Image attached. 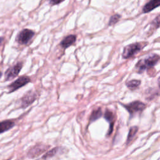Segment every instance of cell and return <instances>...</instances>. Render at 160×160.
Masks as SVG:
<instances>
[{
    "mask_svg": "<svg viewBox=\"0 0 160 160\" xmlns=\"http://www.w3.org/2000/svg\"><path fill=\"white\" fill-rule=\"evenodd\" d=\"M160 56L156 54H150L138 61L135 69L138 73H142L145 70L154 67L159 61Z\"/></svg>",
    "mask_w": 160,
    "mask_h": 160,
    "instance_id": "cell-1",
    "label": "cell"
},
{
    "mask_svg": "<svg viewBox=\"0 0 160 160\" xmlns=\"http://www.w3.org/2000/svg\"><path fill=\"white\" fill-rule=\"evenodd\" d=\"M148 42H137L127 45L123 49L122 57L124 59H129L140 52L148 44Z\"/></svg>",
    "mask_w": 160,
    "mask_h": 160,
    "instance_id": "cell-2",
    "label": "cell"
},
{
    "mask_svg": "<svg viewBox=\"0 0 160 160\" xmlns=\"http://www.w3.org/2000/svg\"><path fill=\"white\" fill-rule=\"evenodd\" d=\"M122 105L129 112L131 116L141 112L146 107V105L144 103L139 101H134L128 104H122Z\"/></svg>",
    "mask_w": 160,
    "mask_h": 160,
    "instance_id": "cell-3",
    "label": "cell"
},
{
    "mask_svg": "<svg viewBox=\"0 0 160 160\" xmlns=\"http://www.w3.org/2000/svg\"><path fill=\"white\" fill-rule=\"evenodd\" d=\"M31 82V79L29 77L26 76H22L19 77L14 81L11 82L9 85L8 86L7 88L8 89V92L11 93L16 90L20 89L21 88L27 84Z\"/></svg>",
    "mask_w": 160,
    "mask_h": 160,
    "instance_id": "cell-4",
    "label": "cell"
},
{
    "mask_svg": "<svg viewBox=\"0 0 160 160\" xmlns=\"http://www.w3.org/2000/svg\"><path fill=\"white\" fill-rule=\"evenodd\" d=\"M37 93L34 91L29 90L27 91L19 99L20 108L24 109L28 108L37 99Z\"/></svg>",
    "mask_w": 160,
    "mask_h": 160,
    "instance_id": "cell-5",
    "label": "cell"
},
{
    "mask_svg": "<svg viewBox=\"0 0 160 160\" xmlns=\"http://www.w3.org/2000/svg\"><path fill=\"white\" fill-rule=\"evenodd\" d=\"M49 146L42 143L36 144L28 152L27 155L29 158H35L48 150Z\"/></svg>",
    "mask_w": 160,
    "mask_h": 160,
    "instance_id": "cell-6",
    "label": "cell"
},
{
    "mask_svg": "<svg viewBox=\"0 0 160 160\" xmlns=\"http://www.w3.org/2000/svg\"><path fill=\"white\" fill-rule=\"evenodd\" d=\"M34 36V32L29 29L21 31L16 37V41L20 44H26Z\"/></svg>",
    "mask_w": 160,
    "mask_h": 160,
    "instance_id": "cell-7",
    "label": "cell"
},
{
    "mask_svg": "<svg viewBox=\"0 0 160 160\" xmlns=\"http://www.w3.org/2000/svg\"><path fill=\"white\" fill-rule=\"evenodd\" d=\"M22 67V63L19 62L14 64V66L8 68L4 73V78L6 81H10L19 74Z\"/></svg>",
    "mask_w": 160,
    "mask_h": 160,
    "instance_id": "cell-8",
    "label": "cell"
},
{
    "mask_svg": "<svg viewBox=\"0 0 160 160\" xmlns=\"http://www.w3.org/2000/svg\"><path fill=\"white\" fill-rule=\"evenodd\" d=\"M104 119L107 121H108L109 123V128L108 131V135H110L112 131L114 119H115V116L112 111H111L109 109H106L104 112Z\"/></svg>",
    "mask_w": 160,
    "mask_h": 160,
    "instance_id": "cell-9",
    "label": "cell"
},
{
    "mask_svg": "<svg viewBox=\"0 0 160 160\" xmlns=\"http://www.w3.org/2000/svg\"><path fill=\"white\" fill-rule=\"evenodd\" d=\"M160 6V0H150L142 8V12L148 13Z\"/></svg>",
    "mask_w": 160,
    "mask_h": 160,
    "instance_id": "cell-10",
    "label": "cell"
},
{
    "mask_svg": "<svg viewBox=\"0 0 160 160\" xmlns=\"http://www.w3.org/2000/svg\"><path fill=\"white\" fill-rule=\"evenodd\" d=\"M76 40V36L73 34H70L65 37L60 42V46L64 49H66L72 46Z\"/></svg>",
    "mask_w": 160,
    "mask_h": 160,
    "instance_id": "cell-11",
    "label": "cell"
},
{
    "mask_svg": "<svg viewBox=\"0 0 160 160\" xmlns=\"http://www.w3.org/2000/svg\"><path fill=\"white\" fill-rule=\"evenodd\" d=\"M15 126V122L10 119L0 121V134L11 129Z\"/></svg>",
    "mask_w": 160,
    "mask_h": 160,
    "instance_id": "cell-12",
    "label": "cell"
},
{
    "mask_svg": "<svg viewBox=\"0 0 160 160\" xmlns=\"http://www.w3.org/2000/svg\"><path fill=\"white\" fill-rule=\"evenodd\" d=\"M102 115V110L101 108H98L97 109H94L90 116V118H89V122H92L95 121H96L97 119H99Z\"/></svg>",
    "mask_w": 160,
    "mask_h": 160,
    "instance_id": "cell-13",
    "label": "cell"
},
{
    "mask_svg": "<svg viewBox=\"0 0 160 160\" xmlns=\"http://www.w3.org/2000/svg\"><path fill=\"white\" fill-rule=\"evenodd\" d=\"M138 131V128L137 126H132L130 128L129 130V132L128 134L127 137V140H126V144H129L134 138L135 135L136 134L137 132Z\"/></svg>",
    "mask_w": 160,
    "mask_h": 160,
    "instance_id": "cell-14",
    "label": "cell"
},
{
    "mask_svg": "<svg viewBox=\"0 0 160 160\" xmlns=\"http://www.w3.org/2000/svg\"><path fill=\"white\" fill-rule=\"evenodd\" d=\"M140 84H141V81L138 79H132L128 81L126 83V85L128 87V88H129L132 91L137 89Z\"/></svg>",
    "mask_w": 160,
    "mask_h": 160,
    "instance_id": "cell-15",
    "label": "cell"
},
{
    "mask_svg": "<svg viewBox=\"0 0 160 160\" xmlns=\"http://www.w3.org/2000/svg\"><path fill=\"white\" fill-rule=\"evenodd\" d=\"M59 151V148L58 147H55L51 149H50L49 151H47L42 157V159H48L49 158H52L53 156H54L55 155H56L58 152Z\"/></svg>",
    "mask_w": 160,
    "mask_h": 160,
    "instance_id": "cell-16",
    "label": "cell"
},
{
    "mask_svg": "<svg viewBox=\"0 0 160 160\" xmlns=\"http://www.w3.org/2000/svg\"><path fill=\"white\" fill-rule=\"evenodd\" d=\"M121 18V15H120L119 14H115L112 15L109 19L108 25L112 26V25L116 24L118 22H119Z\"/></svg>",
    "mask_w": 160,
    "mask_h": 160,
    "instance_id": "cell-17",
    "label": "cell"
},
{
    "mask_svg": "<svg viewBox=\"0 0 160 160\" xmlns=\"http://www.w3.org/2000/svg\"><path fill=\"white\" fill-rule=\"evenodd\" d=\"M151 27L152 28V29L154 30L156 29H158V28L160 27V14L157 16L152 20V21L151 23Z\"/></svg>",
    "mask_w": 160,
    "mask_h": 160,
    "instance_id": "cell-18",
    "label": "cell"
},
{
    "mask_svg": "<svg viewBox=\"0 0 160 160\" xmlns=\"http://www.w3.org/2000/svg\"><path fill=\"white\" fill-rule=\"evenodd\" d=\"M64 1V0H49V4L51 5H56L61 3Z\"/></svg>",
    "mask_w": 160,
    "mask_h": 160,
    "instance_id": "cell-19",
    "label": "cell"
},
{
    "mask_svg": "<svg viewBox=\"0 0 160 160\" xmlns=\"http://www.w3.org/2000/svg\"><path fill=\"white\" fill-rule=\"evenodd\" d=\"M158 86H159V87L160 88V76L159 77V78H158Z\"/></svg>",
    "mask_w": 160,
    "mask_h": 160,
    "instance_id": "cell-20",
    "label": "cell"
},
{
    "mask_svg": "<svg viewBox=\"0 0 160 160\" xmlns=\"http://www.w3.org/2000/svg\"><path fill=\"white\" fill-rule=\"evenodd\" d=\"M2 41H3V38H2V37H0V45H1V42H2Z\"/></svg>",
    "mask_w": 160,
    "mask_h": 160,
    "instance_id": "cell-21",
    "label": "cell"
},
{
    "mask_svg": "<svg viewBox=\"0 0 160 160\" xmlns=\"http://www.w3.org/2000/svg\"><path fill=\"white\" fill-rule=\"evenodd\" d=\"M1 76H2V72L0 71V78H1Z\"/></svg>",
    "mask_w": 160,
    "mask_h": 160,
    "instance_id": "cell-22",
    "label": "cell"
}]
</instances>
